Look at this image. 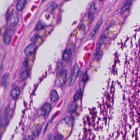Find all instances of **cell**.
Returning <instances> with one entry per match:
<instances>
[{"mask_svg":"<svg viewBox=\"0 0 140 140\" xmlns=\"http://www.w3.org/2000/svg\"><path fill=\"white\" fill-rule=\"evenodd\" d=\"M41 128H42L40 126L37 127V128L35 129L34 130V131L33 132V134L34 136L37 137V136H39V134H40V131H41Z\"/></svg>","mask_w":140,"mask_h":140,"instance_id":"cell-21","label":"cell"},{"mask_svg":"<svg viewBox=\"0 0 140 140\" xmlns=\"http://www.w3.org/2000/svg\"><path fill=\"white\" fill-rule=\"evenodd\" d=\"M13 107H12L10 105L6 108L5 111V117L7 119H10L12 117L13 114Z\"/></svg>","mask_w":140,"mask_h":140,"instance_id":"cell-10","label":"cell"},{"mask_svg":"<svg viewBox=\"0 0 140 140\" xmlns=\"http://www.w3.org/2000/svg\"><path fill=\"white\" fill-rule=\"evenodd\" d=\"M45 26V22L42 20H40L37 23L36 27L35 28V30L37 31H40L43 29Z\"/></svg>","mask_w":140,"mask_h":140,"instance_id":"cell-15","label":"cell"},{"mask_svg":"<svg viewBox=\"0 0 140 140\" xmlns=\"http://www.w3.org/2000/svg\"><path fill=\"white\" fill-rule=\"evenodd\" d=\"M15 33L14 29L6 30L3 35V42L5 45H9L12 40V36Z\"/></svg>","mask_w":140,"mask_h":140,"instance_id":"cell-4","label":"cell"},{"mask_svg":"<svg viewBox=\"0 0 140 140\" xmlns=\"http://www.w3.org/2000/svg\"><path fill=\"white\" fill-rule=\"evenodd\" d=\"M89 80V76L87 75V72H86L83 75V77H82V81L85 83Z\"/></svg>","mask_w":140,"mask_h":140,"instance_id":"cell-24","label":"cell"},{"mask_svg":"<svg viewBox=\"0 0 140 140\" xmlns=\"http://www.w3.org/2000/svg\"><path fill=\"white\" fill-rule=\"evenodd\" d=\"M98 8V4L95 3H93L90 7L89 14H91L92 15H94V14L96 13L97 11Z\"/></svg>","mask_w":140,"mask_h":140,"instance_id":"cell-13","label":"cell"},{"mask_svg":"<svg viewBox=\"0 0 140 140\" xmlns=\"http://www.w3.org/2000/svg\"><path fill=\"white\" fill-rule=\"evenodd\" d=\"M63 137L61 134H57L54 137L53 140H63Z\"/></svg>","mask_w":140,"mask_h":140,"instance_id":"cell-25","label":"cell"},{"mask_svg":"<svg viewBox=\"0 0 140 140\" xmlns=\"http://www.w3.org/2000/svg\"><path fill=\"white\" fill-rule=\"evenodd\" d=\"M82 92L83 91H82L80 89L78 90L77 91V92H76L75 96H74L73 100L76 101H77L79 99L82 97Z\"/></svg>","mask_w":140,"mask_h":140,"instance_id":"cell-17","label":"cell"},{"mask_svg":"<svg viewBox=\"0 0 140 140\" xmlns=\"http://www.w3.org/2000/svg\"><path fill=\"white\" fill-rule=\"evenodd\" d=\"M27 3L26 0H20L17 2L16 5V9L17 11H20L22 10V9L24 8Z\"/></svg>","mask_w":140,"mask_h":140,"instance_id":"cell-11","label":"cell"},{"mask_svg":"<svg viewBox=\"0 0 140 140\" xmlns=\"http://www.w3.org/2000/svg\"><path fill=\"white\" fill-rule=\"evenodd\" d=\"M40 38V36L38 35H36L34 36H33L32 38H31V41L32 42H35V41L38 39V38Z\"/></svg>","mask_w":140,"mask_h":140,"instance_id":"cell-26","label":"cell"},{"mask_svg":"<svg viewBox=\"0 0 140 140\" xmlns=\"http://www.w3.org/2000/svg\"><path fill=\"white\" fill-rule=\"evenodd\" d=\"M68 72L65 69L61 70L59 72L56 79V84L59 86H62L65 84L67 80Z\"/></svg>","mask_w":140,"mask_h":140,"instance_id":"cell-2","label":"cell"},{"mask_svg":"<svg viewBox=\"0 0 140 140\" xmlns=\"http://www.w3.org/2000/svg\"><path fill=\"white\" fill-rule=\"evenodd\" d=\"M20 90L17 87H14L11 91V96L12 98L14 99H16L18 98L20 94Z\"/></svg>","mask_w":140,"mask_h":140,"instance_id":"cell-9","label":"cell"},{"mask_svg":"<svg viewBox=\"0 0 140 140\" xmlns=\"http://www.w3.org/2000/svg\"><path fill=\"white\" fill-rule=\"evenodd\" d=\"M37 46L34 43H32L28 45L24 49V53L27 56L31 55L36 50Z\"/></svg>","mask_w":140,"mask_h":140,"instance_id":"cell-5","label":"cell"},{"mask_svg":"<svg viewBox=\"0 0 140 140\" xmlns=\"http://www.w3.org/2000/svg\"><path fill=\"white\" fill-rule=\"evenodd\" d=\"M73 120L71 117H65L62 120V122H64L65 123H66L67 124H72L73 122Z\"/></svg>","mask_w":140,"mask_h":140,"instance_id":"cell-20","label":"cell"},{"mask_svg":"<svg viewBox=\"0 0 140 140\" xmlns=\"http://www.w3.org/2000/svg\"><path fill=\"white\" fill-rule=\"evenodd\" d=\"M77 109V105L75 102H73L70 104L69 107V112L70 113H73Z\"/></svg>","mask_w":140,"mask_h":140,"instance_id":"cell-14","label":"cell"},{"mask_svg":"<svg viewBox=\"0 0 140 140\" xmlns=\"http://www.w3.org/2000/svg\"><path fill=\"white\" fill-rule=\"evenodd\" d=\"M57 6H58V4H57L56 3H52L49 8H48L47 10H48L49 12H52L55 8H56Z\"/></svg>","mask_w":140,"mask_h":140,"instance_id":"cell-22","label":"cell"},{"mask_svg":"<svg viewBox=\"0 0 140 140\" xmlns=\"http://www.w3.org/2000/svg\"><path fill=\"white\" fill-rule=\"evenodd\" d=\"M27 64H28V61H27V60H26L24 62V65L25 66H27Z\"/></svg>","mask_w":140,"mask_h":140,"instance_id":"cell-29","label":"cell"},{"mask_svg":"<svg viewBox=\"0 0 140 140\" xmlns=\"http://www.w3.org/2000/svg\"><path fill=\"white\" fill-rule=\"evenodd\" d=\"M59 96L58 93L56 90H53L50 94V99L52 103H54L58 99Z\"/></svg>","mask_w":140,"mask_h":140,"instance_id":"cell-12","label":"cell"},{"mask_svg":"<svg viewBox=\"0 0 140 140\" xmlns=\"http://www.w3.org/2000/svg\"><path fill=\"white\" fill-rule=\"evenodd\" d=\"M51 134H49V135L47 136V138H46V140H51Z\"/></svg>","mask_w":140,"mask_h":140,"instance_id":"cell-28","label":"cell"},{"mask_svg":"<svg viewBox=\"0 0 140 140\" xmlns=\"http://www.w3.org/2000/svg\"><path fill=\"white\" fill-rule=\"evenodd\" d=\"M19 20V14L15 11L12 12L7 19V26L11 28L14 27L17 25Z\"/></svg>","mask_w":140,"mask_h":140,"instance_id":"cell-1","label":"cell"},{"mask_svg":"<svg viewBox=\"0 0 140 140\" xmlns=\"http://www.w3.org/2000/svg\"><path fill=\"white\" fill-rule=\"evenodd\" d=\"M29 75V71L27 70H25V71L23 72L21 75V79H22V80H24L28 77Z\"/></svg>","mask_w":140,"mask_h":140,"instance_id":"cell-19","label":"cell"},{"mask_svg":"<svg viewBox=\"0 0 140 140\" xmlns=\"http://www.w3.org/2000/svg\"><path fill=\"white\" fill-rule=\"evenodd\" d=\"M80 69L79 66L77 64H76L72 68V71L71 72L70 77V85H72L74 84L75 81L77 79L78 76L79 71Z\"/></svg>","mask_w":140,"mask_h":140,"instance_id":"cell-3","label":"cell"},{"mask_svg":"<svg viewBox=\"0 0 140 140\" xmlns=\"http://www.w3.org/2000/svg\"><path fill=\"white\" fill-rule=\"evenodd\" d=\"M51 106L50 104L48 103L45 104L43 106L41 109V113H42V115L45 117L48 116L50 112L51 111Z\"/></svg>","mask_w":140,"mask_h":140,"instance_id":"cell-6","label":"cell"},{"mask_svg":"<svg viewBox=\"0 0 140 140\" xmlns=\"http://www.w3.org/2000/svg\"><path fill=\"white\" fill-rule=\"evenodd\" d=\"M101 47V44L100 43H99L97 45V47L96 51V56H98L99 54V51H100Z\"/></svg>","mask_w":140,"mask_h":140,"instance_id":"cell-23","label":"cell"},{"mask_svg":"<svg viewBox=\"0 0 140 140\" xmlns=\"http://www.w3.org/2000/svg\"><path fill=\"white\" fill-rule=\"evenodd\" d=\"M132 1H127L126 2L124 5H123L122 8H121V12H124L126 10H128L130 8V6L131 5Z\"/></svg>","mask_w":140,"mask_h":140,"instance_id":"cell-16","label":"cell"},{"mask_svg":"<svg viewBox=\"0 0 140 140\" xmlns=\"http://www.w3.org/2000/svg\"><path fill=\"white\" fill-rule=\"evenodd\" d=\"M9 78V75L8 73H5L4 75H3L2 78V85L3 86H5L7 84L8 80Z\"/></svg>","mask_w":140,"mask_h":140,"instance_id":"cell-18","label":"cell"},{"mask_svg":"<svg viewBox=\"0 0 140 140\" xmlns=\"http://www.w3.org/2000/svg\"><path fill=\"white\" fill-rule=\"evenodd\" d=\"M26 140H34L33 138V137H31V136H29V137H28V138H27V139Z\"/></svg>","mask_w":140,"mask_h":140,"instance_id":"cell-30","label":"cell"},{"mask_svg":"<svg viewBox=\"0 0 140 140\" xmlns=\"http://www.w3.org/2000/svg\"><path fill=\"white\" fill-rule=\"evenodd\" d=\"M106 39V37L105 36H103V35L101 36L100 38V43L101 44H103L105 41Z\"/></svg>","mask_w":140,"mask_h":140,"instance_id":"cell-27","label":"cell"},{"mask_svg":"<svg viewBox=\"0 0 140 140\" xmlns=\"http://www.w3.org/2000/svg\"><path fill=\"white\" fill-rule=\"evenodd\" d=\"M103 22V19H101L98 21V23L96 25L94 28L93 30L92 31V32H91L90 35H89V40L91 39L92 37H93L94 34H95L98 30L99 28V27L102 24Z\"/></svg>","mask_w":140,"mask_h":140,"instance_id":"cell-8","label":"cell"},{"mask_svg":"<svg viewBox=\"0 0 140 140\" xmlns=\"http://www.w3.org/2000/svg\"><path fill=\"white\" fill-rule=\"evenodd\" d=\"M72 55V53L70 49H66L63 53L62 59L64 61H68L70 59Z\"/></svg>","mask_w":140,"mask_h":140,"instance_id":"cell-7","label":"cell"}]
</instances>
